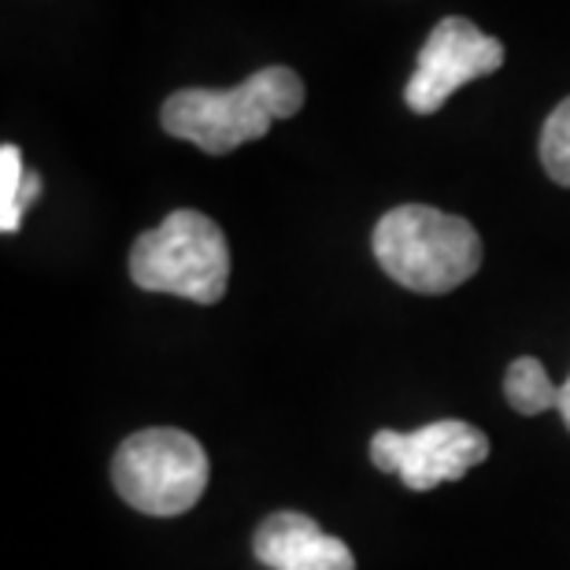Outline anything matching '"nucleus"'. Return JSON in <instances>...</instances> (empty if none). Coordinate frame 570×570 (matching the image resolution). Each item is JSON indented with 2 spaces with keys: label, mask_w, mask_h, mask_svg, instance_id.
<instances>
[{
  "label": "nucleus",
  "mask_w": 570,
  "mask_h": 570,
  "mask_svg": "<svg viewBox=\"0 0 570 570\" xmlns=\"http://www.w3.org/2000/svg\"><path fill=\"white\" fill-rule=\"evenodd\" d=\"M304 108V82L289 67H264L234 89H178L167 97L159 122L170 138L204 148L208 156H226L248 141L267 138L278 119Z\"/></svg>",
  "instance_id": "nucleus-1"
},
{
  "label": "nucleus",
  "mask_w": 570,
  "mask_h": 570,
  "mask_svg": "<svg viewBox=\"0 0 570 570\" xmlns=\"http://www.w3.org/2000/svg\"><path fill=\"white\" fill-rule=\"evenodd\" d=\"M371 245L385 275L426 296L460 289L482 267V237L474 226L430 204H401L385 212Z\"/></svg>",
  "instance_id": "nucleus-2"
},
{
  "label": "nucleus",
  "mask_w": 570,
  "mask_h": 570,
  "mask_svg": "<svg viewBox=\"0 0 570 570\" xmlns=\"http://www.w3.org/2000/svg\"><path fill=\"white\" fill-rule=\"evenodd\" d=\"M130 278L148 293L219 304L230 285V245L204 212H170L159 226L134 237Z\"/></svg>",
  "instance_id": "nucleus-3"
},
{
  "label": "nucleus",
  "mask_w": 570,
  "mask_h": 570,
  "mask_svg": "<svg viewBox=\"0 0 570 570\" xmlns=\"http://www.w3.org/2000/svg\"><path fill=\"white\" fill-rule=\"evenodd\" d=\"M208 452L186 430L153 426L119 444L111 460V482L134 511L145 515H181L208 489Z\"/></svg>",
  "instance_id": "nucleus-4"
},
{
  "label": "nucleus",
  "mask_w": 570,
  "mask_h": 570,
  "mask_svg": "<svg viewBox=\"0 0 570 570\" xmlns=\"http://www.w3.org/2000/svg\"><path fill=\"white\" fill-rule=\"evenodd\" d=\"M371 460L379 471L396 474L407 489L426 493L441 482H460L471 466L489 460V438L463 419H441L415 433L379 430L371 438Z\"/></svg>",
  "instance_id": "nucleus-5"
},
{
  "label": "nucleus",
  "mask_w": 570,
  "mask_h": 570,
  "mask_svg": "<svg viewBox=\"0 0 570 570\" xmlns=\"http://www.w3.org/2000/svg\"><path fill=\"white\" fill-rule=\"evenodd\" d=\"M504 63V45L489 38L471 19L449 16L430 30V38L419 52L415 75L407 78L404 100L415 116H433L444 108L455 89H463L474 78L500 71Z\"/></svg>",
  "instance_id": "nucleus-6"
},
{
  "label": "nucleus",
  "mask_w": 570,
  "mask_h": 570,
  "mask_svg": "<svg viewBox=\"0 0 570 570\" xmlns=\"http://www.w3.org/2000/svg\"><path fill=\"white\" fill-rule=\"evenodd\" d=\"M256 560L271 570H356V556L341 538L301 511H278L253 538Z\"/></svg>",
  "instance_id": "nucleus-7"
},
{
  "label": "nucleus",
  "mask_w": 570,
  "mask_h": 570,
  "mask_svg": "<svg viewBox=\"0 0 570 570\" xmlns=\"http://www.w3.org/2000/svg\"><path fill=\"white\" fill-rule=\"evenodd\" d=\"M504 393H508V404L515 407L519 415H541V412H549V407H560V385H552L549 371L533 356H519L511 363L508 379H504Z\"/></svg>",
  "instance_id": "nucleus-8"
},
{
  "label": "nucleus",
  "mask_w": 570,
  "mask_h": 570,
  "mask_svg": "<svg viewBox=\"0 0 570 570\" xmlns=\"http://www.w3.org/2000/svg\"><path fill=\"white\" fill-rule=\"evenodd\" d=\"M541 164L552 181L570 189V97L556 105L541 130Z\"/></svg>",
  "instance_id": "nucleus-9"
},
{
  "label": "nucleus",
  "mask_w": 570,
  "mask_h": 570,
  "mask_svg": "<svg viewBox=\"0 0 570 570\" xmlns=\"http://www.w3.org/2000/svg\"><path fill=\"white\" fill-rule=\"evenodd\" d=\"M22 186H27V167L16 145L0 148V230L16 234L22 226Z\"/></svg>",
  "instance_id": "nucleus-10"
},
{
  "label": "nucleus",
  "mask_w": 570,
  "mask_h": 570,
  "mask_svg": "<svg viewBox=\"0 0 570 570\" xmlns=\"http://www.w3.org/2000/svg\"><path fill=\"white\" fill-rule=\"evenodd\" d=\"M38 193H41V178H38V175H30V170H27V186H22V212L30 208Z\"/></svg>",
  "instance_id": "nucleus-11"
},
{
  "label": "nucleus",
  "mask_w": 570,
  "mask_h": 570,
  "mask_svg": "<svg viewBox=\"0 0 570 570\" xmlns=\"http://www.w3.org/2000/svg\"><path fill=\"white\" fill-rule=\"evenodd\" d=\"M556 412L563 415V423H567V430H570V379L560 385V407H556Z\"/></svg>",
  "instance_id": "nucleus-12"
}]
</instances>
